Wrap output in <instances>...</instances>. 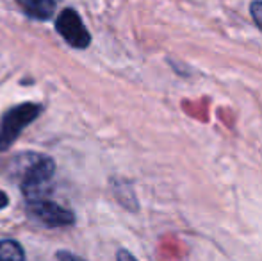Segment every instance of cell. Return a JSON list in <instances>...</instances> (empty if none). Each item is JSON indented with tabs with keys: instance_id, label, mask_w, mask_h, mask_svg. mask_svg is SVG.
I'll return each instance as SVG.
<instances>
[{
	"instance_id": "7a4b0ae2",
	"label": "cell",
	"mask_w": 262,
	"mask_h": 261,
	"mask_svg": "<svg viewBox=\"0 0 262 261\" xmlns=\"http://www.w3.org/2000/svg\"><path fill=\"white\" fill-rule=\"evenodd\" d=\"M41 113V106L32 104V102H25V104L14 106V108L7 109L4 116L0 118V152L7 150L16 138L21 134V131L32 124Z\"/></svg>"
},
{
	"instance_id": "277c9868",
	"label": "cell",
	"mask_w": 262,
	"mask_h": 261,
	"mask_svg": "<svg viewBox=\"0 0 262 261\" xmlns=\"http://www.w3.org/2000/svg\"><path fill=\"white\" fill-rule=\"evenodd\" d=\"M27 213L34 220L47 227H66L75 222V215L70 209L55 204L52 200H34L27 202Z\"/></svg>"
},
{
	"instance_id": "52a82bcc",
	"label": "cell",
	"mask_w": 262,
	"mask_h": 261,
	"mask_svg": "<svg viewBox=\"0 0 262 261\" xmlns=\"http://www.w3.org/2000/svg\"><path fill=\"white\" fill-rule=\"evenodd\" d=\"M250 11H252V16L253 20H255V24L260 27L262 31V2L260 0H257V2H252V6H250Z\"/></svg>"
},
{
	"instance_id": "ba28073f",
	"label": "cell",
	"mask_w": 262,
	"mask_h": 261,
	"mask_svg": "<svg viewBox=\"0 0 262 261\" xmlns=\"http://www.w3.org/2000/svg\"><path fill=\"white\" fill-rule=\"evenodd\" d=\"M57 258H59V261H86V259L79 258V256L72 254V252H66V251H59Z\"/></svg>"
},
{
	"instance_id": "30bf717a",
	"label": "cell",
	"mask_w": 262,
	"mask_h": 261,
	"mask_svg": "<svg viewBox=\"0 0 262 261\" xmlns=\"http://www.w3.org/2000/svg\"><path fill=\"white\" fill-rule=\"evenodd\" d=\"M7 204H9V198H7V195L4 192H0V209L6 208Z\"/></svg>"
},
{
	"instance_id": "9c48e42d",
	"label": "cell",
	"mask_w": 262,
	"mask_h": 261,
	"mask_svg": "<svg viewBox=\"0 0 262 261\" xmlns=\"http://www.w3.org/2000/svg\"><path fill=\"white\" fill-rule=\"evenodd\" d=\"M116 261H138V259H136L128 251H125V249H120V251L116 252Z\"/></svg>"
},
{
	"instance_id": "3957f363",
	"label": "cell",
	"mask_w": 262,
	"mask_h": 261,
	"mask_svg": "<svg viewBox=\"0 0 262 261\" xmlns=\"http://www.w3.org/2000/svg\"><path fill=\"white\" fill-rule=\"evenodd\" d=\"M55 31L73 49H86L91 43V36L84 27L75 9H64L55 18Z\"/></svg>"
},
{
	"instance_id": "6da1fadb",
	"label": "cell",
	"mask_w": 262,
	"mask_h": 261,
	"mask_svg": "<svg viewBox=\"0 0 262 261\" xmlns=\"http://www.w3.org/2000/svg\"><path fill=\"white\" fill-rule=\"evenodd\" d=\"M21 170V193L27 202L43 200L50 193V185L55 174V163L49 156L29 154Z\"/></svg>"
},
{
	"instance_id": "5b68a950",
	"label": "cell",
	"mask_w": 262,
	"mask_h": 261,
	"mask_svg": "<svg viewBox=\"0 0 262 261\" xmlns=\"http://www.w3.org/2000/svg\"><path fill=\"white\" fill-rule=\"evenodd\" d=\"M16 4L36 20H49L55 9V0H16Z\"/></svg>"
},
{
	"instance_id": "8992f818",
	"label": "cell",
	"mask_w": 262,
	"mask_h": 261,
	"mask_svg": "<svg viewBox=\"0 0 262 261\" xmlns=\"http://www.w3.org/2000/svg\"><path fill=\"white\" fill-rule=\"evenodd\" d=\"M0 261H25L21 245L14 240H0Z\"/></svg>"
}]
</instances>
